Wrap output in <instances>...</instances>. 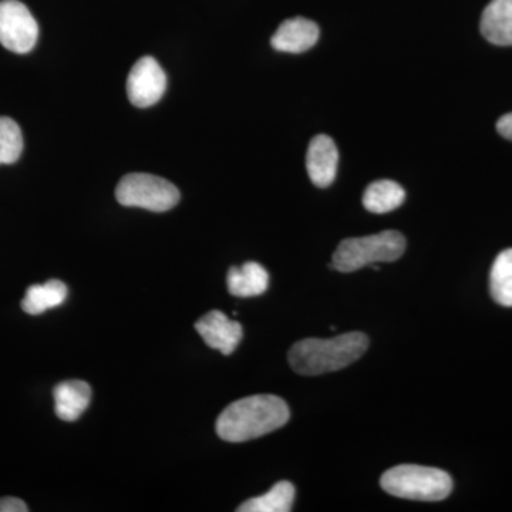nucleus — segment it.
<instances>
[{"label": "nucleus", "mask_w": 512, "mask_h": 512, "mask_svg": "<svg viewBox=\"0 0 512 512\" xmlns=\"http://www.w3.org/2000/svg\"><path fill=\"white\" fill-rule=\"evenodd\" d=\"M39 26L19 0H0V43L13 53L25 55L35 47Z\"/></svg>", "instance_id": "nucleus-6"}, {"label": "nucleus", "mask_w": 512, "mask_h": 512, "mask_svg": "<svg viewBox=\"0 0 512 512\" xmlns=\"http://www.w3.org/2000/svg\"><path fill=\"white\" fill-rule=\"evenodd\" d=\"M295 487L289 481L275 484L268 493L239 505V512H288L295 501Z\"/></svg>", "instance_id": "nucleus-16"}, {"label": "nucleus", "mask_w": 512, "mask_h": 512, "mask_svg": "<svg viewBox=\"0 0 512 512\" xmlns=\"http://www.w3.org/2000/svg\"><path fill=\"white\" fill-rule=\"evenodd\" d=\"M369 339L365 333L350 332L333 339H303L289 350V363L296 373L318 376L338 372L365 355Z\"/></svg>", "instance_id": "nucleus-2"}, {"label": "nucleus", "mask_w": 512, "mask_h": 512, "mask_svg": "<svg viewBox=\"0 0 512 512\" xmlns=\"http://www.w3.org/2000/svg\"><path fill=\"white\" fill-rule=\"evenodd\" d=\"M319 39V28L315 22L305 18L285 20L275 35L271 45L278 52L303 53L312 49Z\"/></svg>", "instance_id": "nucleus-10"}, {"label": "nucleus", "mask_w": 512, "mask_h": 512, "mask_svg": "<svg viewBox=\"0 0 512 512\" xmlns=\"http://www.w3.org/2000/svg\"><path fill=\"white\" fill-rule=\"evenodd\" d=\"M339 151L335 141L328 136H316L306 154V170L316 187L325 188L335 181L338 173Z\"/></svg>", "instance_id": "nucleus-9"}, {"label": "nucleus", "mask_w": 512, "mask_h": 512, "mask_svg": "<svg viewBox=\"0 0 512 512\" xmlns=\"http://www.w3.org/2000/svg\"><path fill=\"white\" fill-rule=\"evenodd\" d=\"M228 291L238 298H254L262 295L269 286V275L264 266L247 262L232 266L227 276Z\"/></svg>", "instance_id": "nucleus-13"}, {"label": "nucleus", "mask_w": 512, "mask_h": 512, "mask_svg": "<svg viewBox=\"0 0 512 512\" xmlns=\"http://www.w3.org/2000/svg\"><path fill=\"white\" fill-rule=\"evenodd\" d=\"M289 407L274 394H255L229 404L217 420V433L229 443L258 439L288 423Z\"/></svg>", "instance_id": "nucleus-1"}, {"label": "nucleus", "mask_w": 512, "mask_h": 512, "mask_svg": "<svg viewBox=\"0 0 512 512\" xmlns=\"http://www.w3.org/2000/svg\"><path fill=\"white\" fill-rule=\"evenodd\" d=\"M498 133L507 140L512 141V113L505 114L497 123Z\"/></svg>", "instance_id": "nucleus-20"}, {"label": "nucleus", "mask_w": 512, "mask_h": 512, "mask_svg": "<svg viewBox=\"0 0 512 512\" xmlns=\"http://www.w3.org/2000/svg\"><path fill=\"white\" fill-rule=\"evenodd\" d=\"M29 511L25 501L15 497L0 498V512H26Z\"/></svg>", "instance_id": "nucleus-19"}, {"label": "nucleus", "mask_w": 512, "mask_h": 512, "mask_svg": "<svg viewBox=\"0 0 512 512\" xmlns=\"http://www.w3.org/2000/svg\"><path fill=\"white\" fill-rule=\"evenodd\" d=\"M406 251V238L397 231H383L369 237L340 242L333 254L332 266L339 272L359 271L377 262L397 261Z\"/></svg>", "instance_id": "nucleus-4"}, {"label": "nucleus", "mask_w": 512, "mask_h": 512, "mask_svg": "<svg viewBox=\"0 0 512 512\" xmlns=\"http://www.w3.org/2000/svg\"><path fill=\"white\" fill-rule=\"evenodd\" d=\"M53 397L57 417L64 421H74L86 412L92 402V387L83 380H67L57 384Z\"/></svg>", "instance_id": "nucleus-11"}, {"label": "nucleus", "mask_w": 512, "mask_h": 512, "mask_svg": "<svg viewBox=\"0 0 512 512\" xmlns=\"http://www.w3.org/2000/svg\"><path fill=\"white\" fill-rule=\"evenodd\" d=\"M490 291L498 305L512 306V248L495 258L490 274Z\"/></svg>", "instance_id": "nucleus-17"}, {"label": "nucleus", "mask_w": 512, "mask_h": 512, "mask_svg": "<svg viewBox=\"0 0 512 512\" xmlns=\"http://www.w3.org/2000/svg\"><path fill=\"white\" fill-rule=\"evenodd\" d=\"M116 198L124 207L153 212L173 210L180 201V191L170 181L146 173L127 174L116 188Z\"/></svg>", "instance_id": "nucleus-5"}, {"label": "nucleus", "mask_w": 512, "mask_h": 512, "mask_svg": "<svg viewBox=\"0 0 512 512\" xmlns=\"http://www.w3.org/2000/svg\"><path fill=\"white\" fill-rule=\"evenodd\" d=\"M23 151L22 131L15 120L0 117V164H13Z\"/></svg>", "instance_id": "nucleus-18"}, {"label": "nucleus", "mask_w": 512, "mask_h": 512, "mask_svg": "<svg viewBox=\"0 0 512 512\" xmlns=\"http://www.w3.org/2000/svg\"><path fill=\"white\" fill-rule=\"evenodd\" d=\"M380 484L387 494L414 501H441L453 491V480L446 471L413 464L390 468Z\"/></svg>", "instance_id": "nucleus-3"}, {"label": "nucleus", "mask_w": 512, "mask_h": 512, "mask_svg": "<svg viewBox=\"0 0 512 512\" xmlns=\"http://www.w3.org/2000/svg\"><path fill=\"white\" fill-rule=\"evenodd\" d=\"M195 330L211 349L220 350L229 356L235 352L242 340V326L221 311H212L195 323Z\"/></svg>", "instance_id": "nucleus-8"}, {"label": "nucleus", "mask_w": 512, "mask_h": 512, "mask_svg": "<svg viewBox=\"0 0 512 512\" xmlns=\"http://www.w3.org/2000/svg\"><path fill=\"white\" fill-rule=\"evenodd\" d=\"M481 33L497 46H512V0H491L481 18Z\"/></svg>", "instance_id": "nucleus-12"}, {"label": "nucleus", "mask_w": 512, "mask_h": 512, "mask_svg": "<svg viewBox=\"0 0 512 512\" xmlns=\"http://www.w3.org/2000/svg\"><path fill=\"white\" fill-rule=\"evenodd\" d=\"M406 200L402 185L390 180H380L367 187L363 195V205L367 211L386 214L399 208Z\"/></svg>", "instance_id": "nucleus-15"}, {"label": "nucleus", "mask_w": 512, "mask_h": 512, "mask_svg": "<svg viewBox=\"0 0 512 512\" xmlns=\"http://www.w3.org/2000/svg\"><path fill=\"white\" fill-rule=\"evenodd\" d=\"M69 291L62 281L52 279L43 285L29 286L22 301V309L29 315H42L50 309L57 308L67 299Z\"/></svg>", "instance_id": "nucleus-14"}, {"label": "nucleus", "mask_w": 512, "mask_h": 512, "mask_svg": "<svg viewBox=\"0 0 512 512\" xmlns=\"http://www.w3.org/2000/svg\"><path fill=\"white\" fill-rule=\"evenodd\" d=\"M167 89V76L153 57H141L127 79L128 99L134 106L150 107L158 103Z\"/></svg>", "instance_id": "nucleus-7"}]
</instances>
